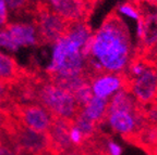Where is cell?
<instances>
[{
	"label": "cell",
	"instance_id": "44dd1931",
	"mask_svg": "<svg viewBox=\"0 0 157 155\" xmlns=\"http://www.w3.org/2000/svg\"><path fill=\"white\" fill-rule=\"evenodd\" d=\"M8 24V9L5 0H0V27L2 28Z\"/></svg>",
	"mask_w": 157,
	"mask_h": 155
},
{
	"label": "cell",
	"instance_id": "7402d4cb",
	"mask_svg": "<svg viewBox=\"0 0 157 155\" xmlns=\"http://www.w3.org/2000/svg\"><path fill=\"white\" fill-rule=\"evenodd\" d=\"M81 149L85 151L87 155H106L101 149H97L96 146H94L92 143H86L85 146Z\"/></svg>",
	"mask_w": 157,
	"mask_h": 155
},
{
	"label": "cell",
	"instance_id": "9c48e42d",
	"mask_svg": "<svg viewBox=\"0 0 157 155\" xmlns=\"http://www.w3.org/2000/svg\"><path fill=\"white\" fill-rule=\"evenodd\" d=\"M141 21L143 35L137 44L143 50H154L157 48V8L145 3V7L141 8Z\"/></svg>",
	"mask_w": 157,
	"mask_h": 155
},
{
	"label": "cell",
	"instance_id": "d6986e66",
	"mask_svg": "<svg viewBox=\"0 0 157 155\" xmlns=\"http://www.w3.org/2000/svg\"><path fill=\"white\" fill-rule=\"evenodd\" d=\"M103 151L106 155H122L123 149L118 142L113 140H108L105 142Z\"/></svg>",
	"mask_w": 157,
	"mask_h": 155
},
{
	"label": "cell",
	"instance_id": "52a82bcc",
	"mask_svg": "<svg viewBox=\"0 0 157 155\" xmlns=\"http://www.w3.org/2000/svg\"><path fill=\"white\" fill-rule=\"evenodd\" d=\"M90 85L93 96L109 100L118 91L127 88L128 80L124 74L103 72L92 75L90 77Z\"/></svg>",
	"mask_w": 157,
	"mask_h": 155
},
{
	"label": "cell",
	"instance_id": "ba28073f",
	"mask_svg": "<svg viewBox=\"0 0 157 155\" xmlns=\"http://www.w3.org/2000/svg\"><path fill=\"white\" fill-rule=\"evenodd\" d=\"M55 12L68 23L86 21L92 0H46Z\"/></svg>",
	"mask_w": 157,
	"mask_h": 155
},
{
	"label": "cell",
	"instance_id": "6da1fadb",
	"mask_svg": "<svg viewBox=\"0 0 157 155\" xmlns=\"http://www.w3.org/2000/svg\"><path fill=\"white\" fill-rule=\"evenodd\" d=\"M135 49L127 24L116 13L109 14L92 34L87 56L88 77L98 73L124 74Z\"/></svg>",
	"mask_w": 157,
	"mask_h": 155
},
{
	"label": "cell",
	"instance_id": "5b68a950",
	"mask_svg": "<svg viewBox=\"0 0 157 155\" xmlns=\"http://www.w3.org/2000/svg\"><path fill=\"white\" fill-rule=\"evenodd\" d=\"M105 123L113 132L124 138H134L146 125L142 107L135 112H107Z\"/></svg>",
	"mask_w": 157,
	"mask_h": 155
},
{
	"label": "cell",
	"instance_id": "603a6c76",
	"mask_svg": "<svg viewBox=\"0 0 157 155\" xmlns=\"http://www.w3.org/2000/svg\"><path fill=\"white\" fill-rule=\"evenodd\" d=\"M63 155H87L86 154V152L84 150H82V149H73V150L69 151V152H67L66 154Z\"/></svg>",
	"mask_w": 157,
	"mask_h": 155
},
{
	"label": "cell",
	"instance_id": "30bf717a",
	"mask_svg": "<svg viewBox=\"0 0 157 155\" xmlns=\"http://www.w3.org/2000/svg\"><path fill=\"white\" fill-rule=\"evenodd\" d=\"M29 70L22 68L11 56L0 52V82L13 84L26 78Z\"/></svg>",
	"mask_w": 157,
	"mask_h": 155
},
{
	"label": "cell",
	"instance_id": "484cf974",
	"mask_svg": "<svg viewBox=\"0 0 157 155\" xmlns=\"http://www.w3.org/2000/svg\"><path fill=\"white\" fill-rule=\"evenodd\" d=\"M2 149V141H1V138H0V151Z\"/></svg>",
	"mask_w": 157,
	"mask_h": 155
},
{
	"label": "cell",
	"instance_id": "9a60e30c",
	"mask_svg": "<svg viewBox=\"0 0 157 155\" xmlns=\"http://www.w3.org/2000/svg\"><path fill=\"white\" fill-rule=\"evenodd\" d=\"M134 139L142 146L151 150V152L157 150V125L146 124L139 131V133L134 137Z\"/></svg>",
	"mask_w": 157,
	"mask_h": 155
},
{
	"label": "cell",
	"instance_id": "d4e9b609",
	"mask_svg": "<svg viewBox=\"0 0 157 155\" xmlns=\"http://www.w3.org/2000/svg\"><path fill=\"white\" fill-rule=\"evenodd\" d=\"M151 155H157V150L152 151V152H151Z\"/></svg>",
	"mask_w": 157,
	"mask_h": 155
},
{
	"label": "cell",
	"instance_id": "e0dca14e",
	"mask_svg": "<svg viewBox=\"0 0 157 155\" xmlns=\"http://www.w3.org/2000/svg\"><path fill=\"white\" fill-rule=\"evenodd\" d=\"M73 97L75 99L78 105L80 106V109H82L92 99V97H93V92H92L91 85H90V80L85 81L83 85L80 86L73 92Z\"/></svg>",
	"mask_w": 157,
	"mask_h": 155
},
{
	"label": "cell",
	"instance_id": "ac0fdd59",
	"mask_svg": "<svg viewBox=\"0 0 157 155\" xmlns=\"http://www.w3.org/2000/svg\"><path fill=\"white\" fill-rule=\"evenodd\" d=\"M6 7L14 13L29 12L31 3L29 0H5Z\"/></svg>",
	"mask_w": 157,
	"mask_h": 155
},
{
	"label": "cell",
	"instance_id": "3957f363",
	"mask_svg": "<svg viewBox=\"0 0 157 155\" xmlns=\"http://www.w3.org/2000/svg\"><path fill=\"white\" fill-rule=\"evenodd\" d=\"M29 12L33 15L38 45L55 44L66 32L68 22L55 12L46 0H35Z\"/></svg>",
	"mask_w": 157,
	"mask_h": 155
},
{
	"label": "cell",
	"instance_id": "cb8c5ba5",
	"mask_svg": "<svg viewBox=\"0 0 157 155\" xmlns=\"http://www.w3.org/2000/svg\"><path fill=\"white\" fill-rule=\"evenodd\" d=\"M143 2L147 3V5H154V7L157 8V0H143Z\"/></svg>",
	"mask_w": 157,
	"mask_h": 155
},
{
	"label": "cell",
	"instance_id": "ffe728a7",
	"mask_svg": "<svg viewBox=\"0 0 157 155\" xmlns=\"http://www.w3.org/2000/svg\"><path fill=\"white\" fill-rule=\"evenodd\" d=\"M147 106L148 107L145 111H143L145 121L150 125H157V105L155 103H152Z\"/></svg>",
	"mask_w": 157,
	"mask_h": 155
},
{
	"label": "cell",
	"instance_id": "7c38bea8",
	"mask_svg": "<svg viewBox=\"0 0 157 155\" xmlns=\"http://www.w3.org/2000/svg\"><path fill=\"white\" fill-rule=\"evenodd\" d=\"M142 105H140L134 99L132 93L128 88H123L118 91L108 100L107 112L124 111V112H135L140 110Z\"/></svg>",
	"mask_w": 157,
	"mask_h": 155
},
{
	"label": "cell",
	"instance_id": "7a4b0ae2",
	"mask_svg": "<svg viewBox=\"0 0 157 155\" xmlns=\"http://www.w3.org/2000/svg\"><path fill=\"white\" fill-rule=\"evenodd\" d=\"M34 103L42 105L52 116L69 121H73L81 110L71 92L39 74L34 80Z\"/></svg>",
	"mask_w": 157,
	"mask_h": 155
},
{
	"label": "cell",
	"instance_id": "4fadbf2b",
	"mask_svg": "<svg viewBox=\"0 0 157 155\" xmlns=\"http://www.w3.org/2000/svg\"><path fill=\"white\" fill-rule=\"evenodd\" d=\"M108 110V100L93 96L92 99L81 109L83 114L96 125L105 121Z\"/></svg>",
	"mask_w": 157,
	"mask_h": 155
},
{
	"label": "cell",
	"instance_id": "8992f818",
	"mask_svg": "<svg viewBox=\"0 0 157 155\" xmlns=\"http://www.w3.org/2000/svg\"><path fill=\"white\" fill-rule=\"evenodd\" d=\"M127 88L140 105H148L157 100V68L151 64L137 77L128 80Z\"/></svg>",
	"mask_w": 157,
	"mask_h": 155
},
{
	"label": "cell",
	"instance_id": "2e32d148",
	"mask_svg": "<svg viewBox=\"0 0 157 155\" xmlns=\"http://www.w3.org/2000/svg\"><path fill=\"white\" fill-rule=\"evenodd\" d=\"M117 15L137 22L141 19V9L131 2H122L117 7Z\"/></svg>",
	"mask_w": 157,
	"mask_h": 155
},
{
	"label": "cell",
	"instance_id": "5bb4252c",
	"mask_svg": "<svg viewBox=\"0 0 157 155\" xmlns=\"http://www.w3.org/2000/svg\"><path fill=\"white\" fill-rule=\"evenodd\" d=\"M71 123H72V125L82 133L85 144L88 142H91V141H93V139L95 138V136H96V132H97V125H96L95 123H93L91 119H88L87 117L83 114V112H82L81 110H80L78 115L74 117V119ZM85 144H84V146H85ZM83 146H82V148H83Z\"/></svg>",
	"mask_w": 157,
	"mask_h": 155
},
{
	"label": "cell",
	"instance_id": "8fae6325",
	"mask_svg": "<svg viewBox=\"0 0 157 155\" xmlns=\"http://www.w3.org/2000/svg\"><path fill=\"white\" fill-rule=\"evenodd\" d=\"M3 28L8 32L11 40L17 47L38 45L36 32L32 25L17 23V24H7Z\"/></svg>",
	"mask_w": 157,
	"mask_h": 155
},
{
	"label": "cell",
	"instance_id": "277c9868",
	"mask_svg": "<svg viewBox=\"0 0 157 155\" xmlns=\"http://www.w3.org/2000/svg\"><path fill=\"white\" fill-rule=\"evenodd\" d=\"M6 107L20 123L32 130L47 132L52 125V115L37 103L14 102Z\"/></svg>",
	"mask_w": 157,
	"mask_h": 155
}]
</instances>
